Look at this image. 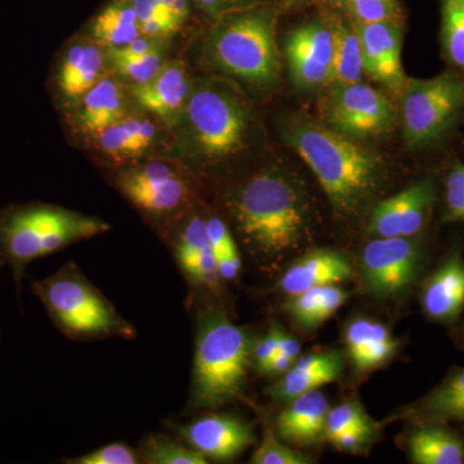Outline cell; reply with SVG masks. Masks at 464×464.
<instances>
[{
	"label": "cell",
	"mask_w": 464,
	"mask_h": 464,
	"mask_svg": "<svg viewBox=\"0 0 464 464\" xmlns=\"http://www.w3.org/2000/svg\"><path fill=\"white\" fill-rule=\"evenodd\" d=\"M276 333L273 326L262 340H259L257 343H253L252 360L261 373H266V369L273 357L276 355Z\"/></svg>",
	"instance_id": "obj_41"
},
{
	"label": "cell",
	"mask_w": 464,
	"mask_h": 464,
	"mask_svg": "<svg viewBox=\"0 0 464 464\" xmlns=\"http://www.w3.org/2000/svg\"><path fill=\"white\" fill-rule=\"evenodd\" d=\"M406 146L426 149L444 139L464 110V74L449 70L431 79H408L399 93Z\"/></svg>",
	"instance_id": "obj_7"
},
{
	"label": "cell",
	"mask_w": 464,
	"mask_h": 464,
	"mask_svg": "<svg viewBox=\"0 0 464 464\" xmlns=\"http://www.w3.org/2000/svg\"><path fill=\"white\" fill-rule=\"evenodd\" d=\"M109 230L106 222L63 208L44 204L9 208L0 213V259L11 268L20 289L34 259Z\"/></svg>",
	"instance_id": "obj_4"
},
{
	"label": "cell",
	"mask_w": 464,
	"mask_h": 464,
	"mask_svg": "<svg viewBox=\"0 0 464 464\" xmlns=\"http://www.w3.org/2000/svg\"><path fill=\"white\" fill-rule=\"evenodd\" d=\"M353 276V267L342 253L317 249L290 266L280 280V289L285 295H295L308 289L347 282Z\"/></svg>",
	"instance_id": "obj_19"
},
{
	"label": "cell",
	"mask_w": 464,
	"mask_h": 464,
	"mask_svg": "<svg viewBox=\"0 0 464 464\" xmlns=\"http://www.w3.org/2000/svg\"><path fill=\"white\" fill-rule=\"evenodd\" d=\"M344 357L340 351H323L297 357L282 380L271 387L270 396L276 401L289 402L308 391L333 383L343 372Z\"/></svg>",
	"instance_id": "obj_18"
},
{
	"label": "cell",
	"mask_w": 464,
	"mask_h": 464,
	"mask_svg": "<svg viewBox=\"0 0 464 464\" xmlns=\"http://www.w3.org/2000/svg\"><path fill=\"white\" fill-rule=\"evenodd\" d=\"M436 200L435 182L420 179L378 203L369 219L368 231L377 237H415L426 227Z\"/></svg>",
	"instance_id": "obj_12"
},
{
	"label": "cell",
	"mask_w": 464,
	"mask_h": 464,
	"mask_svg": "<svg viewBox=\"0 0 464 464\" xmlns=\"http://www.w3.org/2000/svg\"><path fill=\"white\" fill-rule=\"evenodd\" d=\"M33 289L53 323L69 337H133L132 325L75 266L34 283Z\"/></svg>",
	"instance_id": "obj_6"
},
{
	"label": "cell",
	"mask_w": 464,
	"mask_h": 464,
	"mask_svg": "<svg viewBox=\"0 0 464 464\" xmlns=\"http://www.w3.org/2000/svg\"><path fill=\"white\" fill-rule=\"evenodd\" d=\"M458 341H459L460 346L464 348V324L460 326L459 331H458Z\"/></svg>",
	"instance_id": "obj_48"
},
{
	"label": "cell",
	"mask_w": 464,
	"mask_h": 464,
	"mask_svg": "<svg viewBox=\"0 0 464 464\" xmlns=\"http://www.w3.org/2000/svg\"><path fill=\"white\" fill-rule=\"evenodd\" d=\"M441 44L449 63L464 72V0H441Z\"/></svg>",
	"instance_id": "obj_31"
},
{
	"label": "cell",
	"mask_w": 464,
	"mask_h": 464,
	"mask_svg": "<svg viewBox=\"0 0 464 464\" xmlns=\"http://www.w3.org/2000/svg\"><path fill=\"white\" fill-rule=\"evenodd\" d=\"M424 252L415 237H377L360 258L368 289L380 298L404 295L420 277Z\"/></svg>",
	"instance_id": "obj_10"
},
{
	"label": "cell",
	"mask_w": 464,
	"mask_h": 464,
	"mask_svg": "<svg viewBox=\"0 0 464 464\" xmlns=\"http://www.w3.org/2000/svg\"><path fill=\"white\" fill-rule=\"evenodd\" d=\"M347 298L346 290L335 285L320 286L292 295L286 308L302 328L315 329L331 319Z\"/></svg>",
	"instance_id": "obj_29"
},
{
	"label": "cell",
	"mask_w": 464,
	"mask_h": 464,
	"mask_svg": "<svg viewBox=\"0 0 464 464\" xmlns=\"http://www.w3.org/2000/svg\"><path fill=\"white\" fill-rule=\"evenodd\" d=\"M188 118L195 141L212 159L240 151L248 130V111L235 92L224 85L206 83L190 94Z\"/></svg>",
	"instance_id": "obj_8"
},
{
	"label": "cell",
	"mask_w": 464,
	"mask_h": 464,
	"mask_svg": "<svg viewBox=\"0 0 464 464\" xmlns=\"http://www.w3.org/2000/svg\"><path fill=\"white\" fill-rule=\"evenodd\" d=\"M118 185L134 206L152 216L172 215L190 199L188 182L172 167L158 161L121 174Z\"/></svg>",
	"instance_id": "obj_11"
},
{
	"label": "cell",
	"mask_w": 464,
	"mask_h": 464,
	"mask_svg": "<svg viewBox=\"0 0 464 464\" xmlns=\"http://www.w3.org/2000/svg\"><path fill=\"white\" fill-rule=\"evenodd\" d=\"M183 440L206 458L230 460L256 442L252 427L228 414H208L179 430Z\"/></svg>",
	"instance_id": "obj_15"
},
{
	"label": "cell",
	"mask_w": 464,
	"mask_h": 464,
	"mask_svg": "<svg viewBox=\"0 0 464 464\" xmlns=\"http://www.w3.org/2000/svg\"><path fill=\"white\" fill-rule=\"evenodd\" d=\"M353 24L362 39L365 74L399 96L408 81L401 63V20Z\"/></svg>",
	"instance_id": "obj_14"
},
{
	"label": "cell",
	"mask_w": 464,
	"mask_h": 464,
	"mask_svg": "<svg viewBox=\"0 0 464 464\" xmlns=\"http://www.w3.org/2000/svg\"><path fill=\"white\" fill-rule=\"evenodd\" d=\"M322 111L326 127L357 142L386 136L398 123L391 101L362 82L334 85L323 101Z\"/></svg>",
	"instance_id": "obj_9"
},
{
	"label": "cell",
	"mask_w": 464,
	"mask_h": 464,
	"mask_svg": "<svg viewBox=\"0 0 464 464\" xmlns=\"http://www.w3.org/2000/svg\"><path fill=\"white\" fill-rule=\"evenodd\" d=\"M406 449L415 464H464V438L449 424L414 423Z\"/></svg>",
	"instance_id": "obj_23"
},
{
	"label": "cell",
	"mask_w": 464,
	"mask_h": 464,
	"mask_svg": "<svg viewBox=\"0 0 464 464\" xmlns=\"http://www.w3.org/2000/svg\"><path fill=\"white\" fill-rule=\"evenodd\" d=\"M285 57L290 76L302 90H314L331 83L334 41L331 27L323 23H308L289 34Z\"/></svg>",
	"instance_id": "obj_13"
},
{
	"label": "cell",
	"mask_w": 464,
	"mask_h": 464,
	"mask_svg": "<svg viewBox=\"0 0 464 464\" xmlns=\"http://www.w3.org/2000/svg\"><path fill=\"white\" fill-rule=\"evenodd\" d=\"M284 136L315 174L335 215L351 219L365 212L386 177L382 155L307 119L290 121Z\"/></svg>",
	"instance_id": "obj_1"
},
{
	"label": "cell",
	"mask_w": 464,
	"mask_h": 464,
	"mask_svg": "<svg viewBox=\"0 0 464 464\" xmlns=\"http://www.w3.org/2000/svg\"><path fill=\"white\" fill-rule=\"evenodd\" d=\"M125 116V97L121 84L112 78H102L83 96L81 121L85 132L101 130Z\"/></svg>",
	"instance_id": "obj_27"
},
{
	"label": "cell",
	"mask_w": 464,
	"mask_h": 464,
	"mask_svg": "<svg viewBox=\"0 0 464 464\" xmlns=\"http://www.w3.org/2000/svg\"><path fill=\"white\" fill-rule=\"evenodd\" d=\"M332 3H334V5H341V7H344V5H346L347 0H331Z\"/></svg>",
	"instance_id": "obj_49"
},
{
	"label": "cell",
	"mask_w": 464,
	"mask_h": 464,
	"mask_svg": "<svg viewBox=\"0 0 464 464\" xmlns=\"http://www.w3.org/2000/svg\"><path fill=\"white\" fill-rule=\"evenodd\" d=\"M176 258L188 282L209 289L218 288L221 276L208 237L206 219L192 217L183 227L177 241Z\"/></svg>",
	"instance_id": "obj_20"
},
{
	"label": "cell",
	"mask_w": 464,
	"mask_h": 464,
	"mask_svg": "<svg viewBox=\"0 0 464 464\" xmlns=\"http://www.w3.org/2000/svg\"><path fill=\"white\" fill-rule=\"evenodd\" d=\"M344 8L356 24L381 23L401 20L399 0H347Z\"/></svg>",
	"instance_id": "obj_36"
},
{
	"label": "cell",
	"mask_w": 464,
	"mask_h": 464,
	"mask_svg": "<svg viewBox=\"0 0 464 464\" xmlns=\"http://www.w3.org/2000/svg\"><path fill=\"white\" fill-rule=\"evenodd\" d=\"M142 462L149 464H206L207 458L166 436H152L142 448Z\"/></svg>",
	"instance_id": "obj_33"
},
{
	"label": "cell",
	"mask_w": 464,
	"mask_h": 464,
	"mask_svg": "<svg viewBox=\"0 0 464 464\" xmlns=\"http://www.w3.org/2000/svg\"><path fill=\"white\" fill-rule=\"evenodd\" d=\"M334 41L333 74L331 83L347 85L362 82L364 72L362 39L355 24L342 17L333 18L329 23Z\"/></svg>",
	"instance_id": "obj_26"
},
{
	"label": "cell",
	"mask_w": 464,
	"mask_h": 464,
	"mask_svg": "<svg viewBox=\"0 0 464 464\" xmlns=\"http://www.w3.org/2000/svg\"><path fill=\"white\" fill-rule=\"evenodd\" d=\"M161 3L166 5L169 14H172L181 25L188 20V14H190L188 0H161Z\"/></svg>",
	"instance_id": "obj_46"
},
{
	"label": "cell",
	"mask_w": 464,
	"mask_h": 464,
	"mask_svg": "<svg viewBox=\"0 0 464 464\" xmlns=\"http://www.w3.org/2000/svg\"><path fill=\"white\" fill-rule=\"evenodd\" d=\"M105 54L99 43H78L70 48L58 70L57 85L67 100L83 99L102 79Z\"/></svg>",
	"instance_id": "obj_25"
},
{
	"label": "cell",
	"mask_w": 464,
	"mask_h": 464,
	"mask_svg": "<svg viewBox=\"0 0 464 464\" xmlns=\"http://www.w3.org/2000/svg\"><path fill=\"white\" fill-rule=\"evenodd\" d=\"M249 333L216 308L200 317L195 341L190 406L221 408L243 393L252 362Z\"/></svg>",
	"instance_id": "obj_3"
},
{
	"label": "cell",
	"mask_w": 464,
	"mask_h": 464,
	"mask_svg": "<svg viewBox=\"0 0 464 464\" xmlns=\"http://www.w3.org/2000/svg\"><path fill=\"white\" fill-rule=\"evenodd\" d=\"M372 433L373 431L366 430H350L331 440V442L338 450L356 453L365 448L366 442L372 438Z\"/></svg>",
	"instance_id": "obj_43"
},
{
	"label": "cell",
	"mask_w": 464,
	"mask_h": 464,
	"mask_svg": "<svg viewBox=\"0 0 464 464\" xmlns=\"http://www.w3.org/2000/svg\"><path fill=\"white\" fill-rule=\"evenodd\" d=\"M292 2H297V0H292Z\"/></svg>",
	"instance_id": "obj_50"
},
{
	"label": "cell",
	"mask_w": 464,
	"mask_h": 464,
	"mask_svg": "<svg viewBox=\"0 0 464 464\" xmlns=\"http://www.w3.org/2000/svg\"><path fill=\"white\" fill-rule=\"evenodd\" d=\"M275 12L253 8L226 17L210 34L209 54L222 72L248 83L274 84L280 63L275 43Z\"/></svg>",
	"instance_id": "obj_5"
},
{
	"label": "cell",
	"mask_w": 464,
	"mask_h": 464,
	"mask_svg": "<svg viewBox=\"0 0 464 464\" xmlns=\"http://www.w3.org/2000/svg\"><path fill=\"white\" fill-rule=\"evenodd\" d=\"M114 65L116 75L130 85L143 84L151 81L164 66L163 52H150L140 57H110Z\"/></svg>",
	"instance_id": "obj_34"
},
{
	"label": "cell",
	"mask_w": 464,
	"mask_h": 464,
	"mask_svg": "<svg viewBox=\"0 0 464 464\" xmlns=\"http://www.w3.org/2000/svg\"><path fill=\"white\" fill-rule=\"evenodd\" d=\"M197 2L209 16L221 18L226 16L227 12L237 8L243 0H197Z\"/></svg>",
	"instance_id": "obj_45"
},
{
	"label": "cell",
	"mask_w": 464,
	"mask_h": 464,
	"mask_svg": "<svg viewBox=\"0 0 464 464\" xmlns=\"http://www.w3.org/2000/svg\"><path fill=\"white\" fill-rule=\"evenodd\" d=\"M142 119L121 118L114 124L97 133L100 149L115 159L137 158L143 149L139 142V130Z\"/></svg>",
	"instance_id": "obj_30"
},
{
	"label": "cell",
	"mask_w": 464,
	"mask_h": 464,
	"mask_svg": "<svg viewBox=\"0 0 464 464\" xmlns=\"http://www.w3.org/2000/svg\"><path fill=\"white\" fill-rule=\"evenodd\" d=\"M231 213L246 246L264 258L282 257L306 234V200L279 170H264L244 183L232 197Z\"/></svg>",
	"instance_id": "obj_2"
},
{
	"label": "cell",
	"mask_w": 464,
	"mask_h": 464,
	"mask_svg": "<svg viewBox=\"0 0 464 464\" xmlns=\"http://www.w3.org/2000/svg\"><path fill=\"white\" fill-rule=\"evenodd\" d=\"M161 39L150 38V36L140 35L130 44L121 48V50H110V57L130 58L140 57L148 54L150 52L160 50Z\"/></svg>",
	"instance_id": "obj_42"
},
{
	"label": "cell",
	"mask_w": 464,
	"mask_h": 464,
	"mask_svg": "<svg viewBox=\"0 0 464 464\" xmlns=\"http://www.w3.org/2000/svg\"><path fill=\"white\" fill-rule=\"evenodd\" d=\"M133 7L140 24L150 20H161L181 26V24L169 14L161 0H133Z\"/></svg>",
	"instance_id": "obj_40"
},
{
	"label": "cell",
	"mask_w": 464,
	"mask_h": 464,
	"mask_svg": "<svg viewBox=\"0 0 464 464\" xmlns=\"http://www.w3.org/2000/svg\"><path fill=\"white\" fill-rule=\"evenodd\" d=\"M427 317L453 324L464 310V258L459 252L448 256L423 284L420 295Z\"/></svg>",
	"instance_id": "obj_16"
},
{
	"label": "cell",
	"mask_w": 464,
	"mask_h": 464,
	"mask_svg": "<svg viewBox=\"0 0 464 464\" xmlns=\"http://www.w3.org/2000/svg\"><path fill=\"white\" fill-rule=\"evenodd\" d=\"M275 333H276V343L277 351L276 353H282V355L288 356L289 359L295 360L299 356L301 353V343L295 337L288 334L282 326L274 325Z\"/></svg>",
	"instance_id": "obj_44"
},
{
	"label": "cell",
	"mask_w": 464,
	"mask_h": 464,
	"mask_svg": "<svg viewBox=\"0 0 464 464\" xmlns=\"http://www.w3.org/2000/svg\"><path fill=\"white\" fill-rule=\"evenodd\" d=\"M329 402L320 391L313 390L293 399L279 414L276 430L290 444L310 445L324 436Z\"/></svg>",
	"instance_id": "obj_21"
},
{
	"label": "cell",
	"mask_w": 464,
	"mask_h": 464,
	"mask_svg": "<svg viewBox=\"0 0 464 464\" xmlns=\"http://www.w3.org/2000/svg\"><path fill=\"white\" fill-rule=\"evenodd\" d=\"M350 430H366L373 431L371 420L364 409L357 402H343V404L329 409L326 415L324 438L331 440Z\"/></svg>",
	"instance_id": "obj_35"
},
{
	"label": "cell",
	"mask_w": 464,
	"mask_h": 464,
	"mask_svg": "<svg viewBox=\"0 0 464 464\" xmlns=\"http://www.w3.org/2000/svg\"><path fill=\"white\" fill-rule=\"evenodd\" d=\"M401 417L413 423L464 424V368L449 372L435 389L406 406Z\"/></svg>",
	"instance_id": "obj_22"
},
{
	"label": "cell",
	"mask_w": 464,
	"mask_h": 464,
	"mask_svg": "<svg viewBox=\"0 0 464 464\" xmlns=\"http://www.w3.org/2000/svg\"><path fill=\"white\" fill-rule=\"evenodd\" d=\"M249 463L252 464H310L313 458L293 450L275 438L270 430H266L261 444L256 449Z\"/></svg>",
	"instance_id": "obj_37"
},
{
	"label": "cell",
	"mask_w": 464,
	"mask_h": 464,
	"mask_svg": "<svg viewBox=\"0 0 464 464\" xmlns=\"http://www.w3.org/2000/svg\"><path fill=\"white\" fill-rule=\"evenodd\" d=\"M207 230L215 252L219 276L224 280L237 279L241 270V257L227 226L218 217H212L207 221Z\"/></svg>",
	"instance_id": "obj_32"
},
{
	"label": "cell",
	"mask_w": 464,
	"mask_h": 464,
	"mask_svg": "<svg viewBox=\"0 0 464 464\" xmlns=\"http://www.w3.org/2000/svg\"><path fill=\"white\" fill-rule=\"evenodd\" d=\"M130 91L143 109L172 123L190 99L191 83L181 61H170L151 81L133 85Z\"/></svg>",
	"instance_id": "obj_17"
},
{
	"label": "cell",
	"mask_w": 464,
	"mask_h": 464,
	"mask_svg": "<svg viewBox=\"0 0 464 464\" xmlns=\"http://www.w3.org/2000/svg\"><path fill=\"white\" fill-rule=\"evenodd\" d=\"M93 35L108 50H121L141 35L133 0H114L96 17Z\"/></svg>",
	"instance_id": "obj_28"
},
{
	"label": "cell",
	"mask_w": 464,
	"mask_h": 464,
	"mask_svg": "<svg viewBox=\"0 0 464 464\" xmlns=\"http://www.w3.org/2000/svg\"><path fill=\"white\" fill-rule=\"evenodd\" d=\"M142 458L134 449L121 442L109 444L85 456L67 460L70 464H137Z\"/></svg>",
	"instance_id": "obj_39"
},
{
	"label": "cell",
	"mask_w": 464,
	"mask_h": 464,
	"mask_svg": "<svg viewBox=\"0 0 464 464\" xmlns=\"http://www.w3.org/2000/svg\"><path fill=\"white\" fill-rule=\"evenodd\" d=\"M295 360L289 359L288 356L282 355V353H276L266 369L265 374H284L292 368Z\"/></svg>",
	"instance_id": "obj_47"
},
{
	"label": "cell",
	"mask_w": 464,
	"mask_h": 464,
	"mask_svg": "<svg viewBox=\"0 0 464 464\" xmlns=\"http://www.w3.org/2000/svg\"><path fill=\"white\" fill-rule=\"evenodd\" d=\"M344 343L351 362L359 372L372 371L383 365L399 348V342L383 324L365 317L348 324L344 331Z\"/></svg>",
	"instance_id": "obj_24"
},
{
	"label": "cell",
	"mask_w": 464,
	"mask_h": 464,
	"mask_svg": "<svg viewBox=\"0 0 464 464\" xmlns=\"http://www.w3.org/2000/svg\"><path fill=\"white\" fill-rule=\"evenodd\" d=\"M444 221L464 224V164H457L448 173Z\"/></svg>",
	"instance_id": "obj_38"
}]
</instances>
